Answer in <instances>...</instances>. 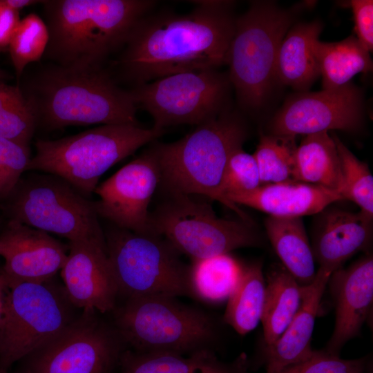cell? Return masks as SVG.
<instances>
[{
	"instance_id": "d6a6232c",
	"label": "cell",
	"mask_w": 373,
	"mask_h": 373,
	"mask_svg": "<svg viewBox=\"0 0 373 373\" xmlns=\"http://www.w3.org/2000/svg\"><path fill=\"white\" fill-rule=\"evenodd\" d=\"M294 138L273 135H261L253 154L260 173L261 184L293 180Z\"/></svg>"
},
{
	"instance_id": "b9f144b4",
	"label": "cell",
	"mask_w": 373,
	"mask_h": 373,
	"mask_svg": "<svg viewBox=\"0 0 373 373\" xmlns=\"http://www.w3.org/2000/svg\"><path fill=\"white\" fill-rule=\"evenodd\" d=\"M238 373H251L249 370H245V371H242V372H238Z\"/></svg>"
},
{
	"instance_id": "7a4b0ae2",
	"label": "cell",
	"mask_w": 373,
	"mask_h": 373,
	"mask_svg": "<svg viewBox=\"0 0 373 373\" xmlns=\"http://www.w3.org/2000/svg\"><path fill=\"white\" fill-rule=\"evenodd\" d=\"M21 88L37 126L138 124L129 90L103 67L79 68L52 64L33 73Z\"/></svg>"
},
{
	"instance_id": "cb8c5ba5",
	"label": "cell",
	"mask_w": 373,
	"mask_h": 373,
	"mask_svg": "<svg viewBox=\"0 0 373 373\" xmlns=\"http://www.w3.org/2000/svg\"><path fill=\"white\" fill-rule=\"evenodd\" d=\"M293 180L336 191L344 199V182L339 156L334 140L328 132L306 135L296 147Z\"/></svg>"
},
{
	"instance_id": "3957f363",
	"label": "cell",
	"mask_w": 373,
	"mask_h": 373,
	"mask_svg": "<svg viewBox=\"0 0 373 373\" xmlns=\"http://www.w3.org/2000/svg\"><path fill=\"white\" fill-rule=\"evenodd\" d=\"M49 40L45 58L55 64L101 68L122 48L137 22L156 4L149 0H47Z\"/></svg>"
},
{
	"instance_id": "4316f807",
	"label": "cell",
	"mask_w": 373,
	"mask_h": 373,
	"mask_svg": "<svg viewBox=\"0 0 373 373\" xmlns=\"http://www.w3.org/2000/svg\"><path fill=\"white\" fill-rule=\"evenodd\" d=\"M314 52L323 89H335L350 84L356 74L372 70V61L368 52L354 36L337 42L317 39Z\"/></svg>"
},
{
	"instance_id": "5bb4252c",
	"label": "cell",
	"mask_w": 373,
	"mask_h": 373,
	"mask_svg": "<svg viewBox=\"0 0 373 373\" xmlns=\"http://www.w3.org/2000/svg\"><path fill=\"white\" fill-rule=\"evenodd\" d=\"M363 119V97L351 83L289 97L271 122V135L294 138L329 130L354 131Z\"/></svg>"
},
{
	"instance_id": "836d02e7",
	"label": "cell",
	"mask_w": 373,
	"mask_h": 373,
	"mask_svg": "<svg viewBox=\"0 0 373 373\" xmlns=\"http://www.w3.org/2000/svg\"><path fill=\"white\" fill-rule=\"evenodd\" d=\"M30 160L29 145L0 137V199L12 194Z\"/></svg>"
},
{
	"instance_id": "f35d334b",
	"label": "cell",
	"mask_w": 373,
	"mask_h": 373,
	"mask_svg": "<svg viewBox=\"0 0 373 373\" xmlns=\"http://www.w3.org/2000/svg\"><path fill=\"white\" fill-rule=\"evenodd\" d=\"M1 3L9 8L17 11H19L24 8L35 5L37 3H42L44 1L37 0H1Z\"/></svg>"
},
{
	"instance_id": "74e56055",
	"label": "cell",
	"mask_w": 373,
	"mask_h": 373,
	"mask_svg": "<svg viewBox=\"0 0 373 373\" xmlns=\"http://www.w3.org/2000/svg\"><path fill=\"white\" fill-rule=\"evenodd\" d=\"M20 20L19 12L6 6L0 0V52L8 50Z\"/></svg>"
},
{
	"instance_id": "6da1fadb",
	"label": "cell",
	"mask_w": 373,
	"mask_h": 373,
	"mask_svg": "<svg viewBox=\"0 0 373 373\" xmlns=\"http://www.w3.org/2000/svg\"><path fill=\"white\" fill-rule=\"evenodd\" d=\"M186 14L151 12L135 26L116 66L135 86L227 64L236 18L232 1H195Z\"/></svg>"
},
{
	"instance_id": "9c48e42d",
	"label": "cell",
	"mask_w": 373,
	"mask_h": 373,
	"mask_svg": "<svg viewBox=\"0 0 373 373\" xmlns=\"http://www.w3.org/2000/svg\"><path fill=\"white\" fill-rule=\"evenodd\" d=\"M163 195L150 211V226L180 254L198 260L262 245V238L253 224L220 218L209 203L190 195Z\"/></svg>"
},
{
	"instance_id": "4dcf8cb0",
	"label": "cell",
	"mask_w": 373,
	"mask_h": 373,
	"mask_svg": "<svg viewBox=\"0 0 373 373\" xmlns=\"http://www.w3.org/2000/svg\"><path fill=\"white\" fill-rule=\"evenodd\" d=\"M49 40L45 21L37 14L30 13L20 20L8 46L12 66L18 77L27 66L44 55Z\"/></svg>"
},
{
	"instance_id": "9a60e30c",
	"label": "cell",
	"mask_w": 373,
	"mask_h": 373,
	"mask_svg": "<svg viewBox=\"0 0 373 373\" xmlns=\"http://www.w3.org/2000/svg\"><path fill=\"white\" fill-rule=\"evenodd\" d=\"M160 182L158 164L149 146L97 186V214L120 229L137 233L153 232L149 206Z\"/></svg>"
},
{
	"instance_id": "44dd1931",
	"label": "cell",
	"mask_w": 373,
	"mask_h": 373,
	"mask_svg": "<svg viewBox=\"0 0 373 373\" xmlns=\"http://www.w3.org/2000/svg\"><path fill=\"white\" fill-rule=\"evenodd\" d=\"M332 273L319 267L312 283L303 286L301 304L296 315L280 336L263 348L265 373H278L312 354L311 339L315 321Z\"/></svg>"
},
{
	"instance_id": "83f0119b",
	"label": "cell",
	"mask_w": 373,
	"mask_h": 373,
	"mask_svg": "<svg viewBox=\"0 0 373 373\" xmlns=\"http://www.w3.org/2000/svg\"><path fill=\"white\" fill-rule=\"evenodd\" d=\"M265 289L262 263L242 266L238 283L227 298L224 321L240 335L255 329L261 321Z\"/></svg>"
},
{
	"instance_id": "8992f818",
	"label": "cell",
	"mask_w": 373,
	"mask_h": 373,
	"mask_svg": "<svg viewBox=\"0 0 373 373\" xmlns=\"http://www.w3.org/2000/svg\"><path fill=\"white\" fill-rule=\"evenodd\" d=\"M115 324L123 343L140 352L190 355L211 350L219 336L211 315L172 297L128 298L117 311Z\"/></svg>"
},
{
	"instance_id": "8d00e7d4",
	"label": "cell",
	"mask_w": 373,
	"mask_h": 373,
	"mask_svg": "<svg viewBox=\"0 0 373 373\" xmlns=\"http://www.w3.org/2000/svg\"><path fill=\"white\" fill-rule=\"evenodd\" d=\"M350 5L354 15L356 37L370 52L373 49V1L352 0Z\"/></svg>"
},
{
	"instance_id": "484cf974",
	"label": "cell",
	"mask_w": 373,
	"mask_h": 373,
	"mask_svg": "<svg viewBox=\"0 0 373 373\" xmlns=\"http://www.w3.org/2000/svg\"><path fill=\"white\" fill-rule=\"evenodd\" d=\"M265 281L261 322L265 345H269L280 336L298 312L303 286L283 265L270 269Z\"/></svg>"
},
{
	"instance_id": "30bf717a",
	"label": "cell",
	"mask_w": 373,
	"mask_h": 373,
	"mask_svg": "<svg viewBox=\"0 0 373 373\" xmlns=\"http://www.w3.org/2000/svg\"><path fill=\"white\" fill-rule=\"evenodd\" d=\"M52 280V279H51ZM8 283L0 324L3 373L60 332L75 318L64 287L51 282Z\"/></svg>"
},
{
	"instance_id": "e0dca14e",
	"label": "cell",
	"mask_w": 373,
	"mask_h": 373,
	"mask_svg": "<svg viewBox=\"0 0 373 373\" xmlns=\"http://www.w3.org/2000/svg\"><path fill=\"white\" fill-rule=\"evenodd\" d=\"M68 246L48 233L12 220L0 235L1 271L7 283H43L61 269Z\"/></svg>"
},
{
	"instance_id": "e575fe53",
	"label": "cell",
	"mask_w": 373,
	"mask_h": 373,
	"mask_svg": "<svg viewBox=\"0 0 373 373\" xmlns=\"http://www.w3.org/2000/svg\"><path fill=\"white\" fill-rule=\"evenodd\" d=\"M261 185L256 160L240 147L229 156L222 183L224 195L229 193L247 192ZM227 198V197H226Z\"/></svg>"
},
{
	"instance_id": "8fae6325",
	"label": "cell",
	"mask_w": 373,
	"mask_h": 373,
	"mask_svg": "<svg viewBox=\"0 0 373 373\" xmlns=\"http://www.w3.org/2000/svg\"><path fill=\"white\" fill-rule=\"evenodd\" d=\"M231 83L217 68L163 77L130 90L137 108L148 112L153 127L198 126L230 110Z\"/></svg>"
},
{
	"instance_id": "52a82bcc",
	"label": "cell",
	"mask_w": 373,
	"mask_h": 373,
	"mask_svg": "<svg viewBox=\"0 0 373 373\" xmlns=\"http://www.w3.org/2000/svg\"><path fill=\"white\" fill-rule=\"evenodd\" d=\"M294 20L271 1H254L236 18L229 48L228 77L240 104L255 110L267 99L276 77L278 49Z\"/></svg>"
},
{
	"instance_id": "f1b7e54d",
	"label": "cell",
	"mask_w": 373,
	"mask_h": 373,
	"mask_svg": "<svg viewBox=\"0 0 373 373\" xmlns=\"http://www.w3.org/2000/svg\"><path fill=\"white\" fill-rule=\"evenodd\" d=\"M242 266L229 254L193 260L189 266L192 297L209 303L227 300L238 283Z\"/></svg>"
},
{
	"instance_id": "ac0fdd59",
	"label": "cell",
	"mask_w": 373,
	"mask_h": 373,
	"mask_svg": "<svg viewBox=\"0 0 373 373\" xmlns=\"http://www.w3.org/2000/svg\"><path fill=\"white\" fill-rule=\"evenodd\" d=\"M327 283L334 300L336 318L333 333L323 350L339 355L345 343L359 335L372 310V255L363 256L347 268L337 269Z\"/></svg>"
},
{
	"instance_id": "7bdbcfd3",
	"label": "cell",
	"mask_w": 373,
	"mask_h": 373,
	"mask_svg": "<svg viewBox=\"0 0 373 373\" xmlns=\"http://www.w3.org/2000/svg\"><path fill=\"white\" fill-rule=\"evenodd\" d=\"M3 373H9L8 372H3Z\"/></svg>"
},
{
	"instance_id": "1f68e13d",
	"label": "cell",
	"mask_w": 373,
	"mask_h": 373,
	"mask_svg": "<svg viewBox=\"0 0 373 373\" xmlns=\"http://www.w3.org/2000/svg\"><path fill=\"white\" fill-rule=\"evenodd\" d=\"M339 156L344 182V199L356 203L360 212L373 218V177L367 164L358 160L335 135H332Z\"/></svg>"
},
{
	"instance_id": "d590c367",
	"label": "cell",
	"mask_w": 373,
	"mask_h": 373,
	"mask_svg": "<svg viewBox=\"0 0 373 373\" xmlns=\"http://www.w3.org/2000/svg\"><path fill=\"white\" fill-rule=\"evenodd\" d=\"M366 358L343 359L324 350H314L306 359L289 365L278 373H366Z\"/></svg>"
},
{
	"instance_id": "603a6c76",
	"label": "cell",
	"mask_w": 373,
	"mask_h": 373,
	"mask_svg": "<svg viewBox=\"0 0 373 373\" xmlns=\"http://www.w3.org/2000/svg\"><path fill=\"white\" fill-rule=\"evenodd\" d=\"M322 28L318 20L290 27L278 49L276 80L300 92L307 91L320 76L313 46Z\"/></svg>"
},
{
	"instance_id": "ee69618b",
	"label": "cell",
	"mask_w": 373,
	"mask_h": 373,
	"mask_svg": "<svg viewBox=\"0 0 373 373\" xmlns=\"http://www.w3.org/2000/svg\"><path fill=\"white\" fill-rule=\"evenodd\" d=\"M0 373H2V372L0 371Z\"/></svg>"
},
{
	"instance_id": "ffe728a7",
	"label": "cell",
	"mask_w": 373,
	"mask_h": 373,
	"mask_svg": "<svg viewBox=\"0 0 373 373\" xmlns=\"http://www.w3.org/2000/svg\"><path fill=\"white\" fill-rule=\"evenodd\" d=\"M227 198L278 218H302L317 214L332 203L344 200L336 191L298 181L261 184L247 192L229 193Z\"/></svg>"
},
{
	"instance_id": "4fadbf2b",
	"label": "cell",
	"mask_w": 373,
	"mask_h": 373,
	"mask_svg": "<svg viewBox=\"0 0 373 373\" xmlns=\"http://www.w3.org/2000/svg\"><path fill=\"white\" fill-rule=\"evenodd\" d=\"M84 309L60 332L28 355L25 373H110L123 353V341L97 317Z\"/></svg>"
},
{
	"instance_id": "7c38bea8",
	"label": "cell",
	"mask_w": 373,
	"mask_h": 373,
	"mask_svg": "<svg viewBox=\"0 0 373 373\" xmlns=\"http://www.w3.org/2000/svg\"><path fill=\"white\" fill-rule=\"evenodd\" d=\"M11 204L12 220L71 242L106 241L94 202L55 175L17 185Z\"/></svg>"
},
{
	"instance_id": "2e32d148",
	"label": "cell",
	"mask_w": 373,
	"mask_h": 373,
	"mask_svg": "<svg viewBox=\"0 0 373 373\" xmlns=\"http://www.w3.org/2000/svg\"><path fill=\"white\" fill-rule=\"evenodd\" d=\"M60 271L67 296L75 307L99 313L114 309L118 290L106 241L69 242Z\"/></svg>"
},
{
	"instance_id": "ab89813d",
	"label": "cell",
	"mask_w": 373,
	"mask_h": 373,
	"mask_svg": "<svg viewBox=\"0 0 373 373\" xmlns=\"http://www.w3.org/2000/svg\"><path fill=\"white\" fill-rule=\"evenodd\" d=\"M8 291V285L6 277L0 271V324L3 317L6 298Z\"/></svg>"
},
{
	"instance_id": "277c9868",
	"label": "cell",
	"mask_w": 373,
	"mask_h": 373,
	"mask_svg": "<svg viewBox=\"0 0 373 373\" xmlns=\"http://www.w3.org/2000/svg\"><path fill=\"white\" fill-rule=\"evenodd\" d=\"M247 129L240 116L231 110L196 126L181 139L170 143L151 142L157 160L162 193L199 195L216 200L234 211L242 220H252L222 190L228 159L242 147Z\"/></svg>"
},
{
	"instance_id": "f546056e",
	"label": "cell",
	"mask_w": 373,
	"mask_h": 373,
	"mask_svg": "<svg viewBox=\"0 0 373 373\" xmlns=\"http://www.w3.org/2000/svg\"><path fill=\"white\" fill-rule=\"evenodd\" d=\"M37 126L35 113L21 88L0 83V137L29 145Z\"/></svg>"
},
{
	"instance_id": "d4e9b609",
	"label": "cell",
	"mask_w": 373,
	"mask_h": 373,
	"mask_svg": "<svg viewBox=\"0 0 373 373\" xmlns=\"http://www.w3.org/2000/svg\"><path fill=\"white\" fill-rule=\"evenodd\" d=\"M265 227L283 266L301 286L312 283L316 261L302 218L268 216Z\"/></svg>"
},
{
	"instance_id": "7402d4cb",
	"label": "cell",
	"mask_w": 373,
	"mask_h": 373,
	"mask_svg": "<svg viewBox=\"0 0 373 373\" xmlns=\"http://www.w3.org/2000/svg\"><path fill=\"white\" fill-rule=\"evenodd\" d=\"M119 373H238L249 369L242 353L231 363H223L212 350L182 355L166 352L124 351L119 361Z\"/></svg>"
},
{
	"instance_id": "60d3db41",
	"label": "cell",
	"mask_w": 373,
	"mask_h": 373,
	"mask_svg": "<svg viewBox=\"0 0 373 373\" xmlns=\"http://www.w3.org/2000/svg\"><path fill=\"white\" fill-rule=\"evenodd\" d=\"M6 77H7L6 73L4 70L0 69V80L6 78Z\"/></svg>"
},
{
	"instance_id": "5b68a950",
	"label": "cell",
	"mask_w": 373,
	"mask_h": 373,
	"mask_svg": "<svg viewBox=\"0 0 373 373\" xmlns=\"http://www.w3.org/2000/svg\"><path fill=\"white\" fill-rule=\"evenodd\" d=\"M164 133L138 124H105L57 140H39L27 170L59 177L88 198L111 167Z\"/></svg>"
},
{
	"instance_id": "ba28073f",
	"label": "cell",
	"mask_w": 373,
	"mask_h": 373,
	"mask_svg": "<svg viewBox=\"0 0 373 373\" xmlns=\"http://www.w3.org/2000/svg\"><path fill=\"white\" fill-rule=\"evenodd\" d=\"M106 245L118 295L127 299L192 296L189 266L162 236L114 226L106 236Z\"/></svg>"
},
{
	"instance_id": "d6986e66",
	"label": "cell",
	"mask_w": 373,
	"mask_h": 373,
	"mask_svg": "<svg viewBox=\"0 0 373 373\" xmlns=\"http://www.w3.org/2000/svg\"><path fill=\"white\" fill-rule=\"evenodd\" d=\"M312 249L319 267L334 272L370 245L372 219L330 205L316 214Z\"/></svg>"
}]
</instances>
